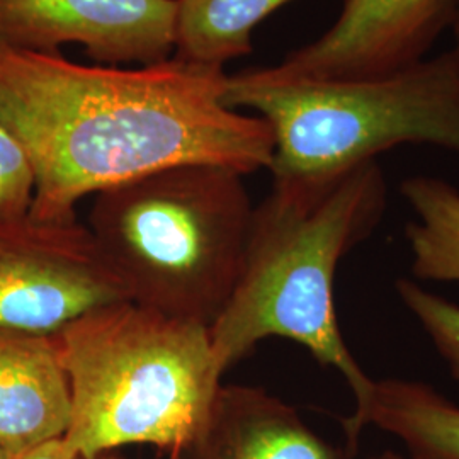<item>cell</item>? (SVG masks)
<instances>
[{"label":"cell","mask_w":459,"mask_h":459,"mask_svg":"<svg viewBox=\"0 0 459 459\" xmlns=\"http://www.w3.org/2000/svg\"><path fill=\"white\" fill-rule=\"evenodd\" d=\"M458 0H344L330 30L279 65L257 68L274 81L379 77L429 56Z\"/></svg>","instance_id":"52a82bcc"},{"label":"cell","mask_w":459,"mask_h":459,"mask_svg":"<svg viewBox=\"0 0 459 459\" xmlns=\"http://www.w3.org/2000/svg\"><path fill=\"white\" fill-rule=\"evenodd\" d=\"M70 411L55 337L0 328V449L16 458L64 437Z\"/></svg>","instance_id":"30bf717a"},{"label":"cell","mask_w":459,"mask_h":459,"mask_svg":"<svg viewBox=\"0 0 459 459\" xmlns=\"http://www.w3.org/2000/svg\"><path fill=\"white\" fill-rule=\"evenodd\" d=\"M453 33H455V47L453 48L456 49L459 53V0H458V7H456V14H455V21H453Z\"/></svg>","instance_id":"e0dca14e"},{"label":"cell","mask_w":459,"mask_h":459,"mask_svg":"<svg viewBox=\"0 0 459 459\" xmlns=\"http://www.w3.org/2000/svg\"><path fill=\"white\" fill-rule=\"evenodd\" d=\"M415 220L405 227L411 273L420 281L459 282V191L430 176H413L400 186Z\"/></svg>","instance_id":"4fadbf2b"},{"label":"cell","mask_w":459,"mask_h":459,"mask_svg":"<svg viewBox=\"0 0 459 459\" xmlns=\"http://www.w3.org/2000/svg\"><path fill=\"white\" fill-rule=\"evenodd\" d=\"M227 79L176 56L128 70L0 47V125L33 169L30 216L75 220L83 196L174 165L269 169L273 130L223 104Z\"/></svg>","instance_id":"6da1fadb"},{"label":"cell","mask_w":459,"mask_h":459,"mask_svg":"<svg viewBox=\"0 0 459 459\" xmlns=\"http://www.w3.org/2000/svg\"><path fill=\"white\" fill-rule=\"evenodd\" d=\"M14 459H125L117 456L116 453H106V455H99L94 458L83 456L82 453L75 451L74 447H70L65 443L64 437L60 439H53L49 443L41 444L38 447H34L31 451L16 456Z\"/></svg>","instance_id":"2e32d148"},{"label":"cell","mask_w":459,"mask_h":459,"mask_svg":"<svg viewBox=\"0 0 459 459\" xmlns=\"http://www.w3.org/2000/svg\"><path fill=\"white\" fill-rule=\"evenodd\" d=\"M33 196L31 164L16 138L0 125V220L26 216Z\"/></svg>","instance_id":"9a60e30c"},{"label":"cell","mask_w":459,"mask_h":459,"mask_svg":"<svg viewBox=\"0 0 459 459\" xmlns=\"http://www.w3.org/2000/svg\"><path fill=\"white\" fill-rule=\"evenodd\" d=\"M53 337L72 400L64 439L89 458L128 444L174 458L221 385L206 325L132 299L85 313Z\"/></svg>","instance_id":"3957f363"},{"label":"cell","mask_w":459,"mask_h":459,"mask_svg":"<svg viewBox=\"0 0 459 459\" xmlns=\"http://www.w3.org/2000/svg\"><path fill=\"white\" fill-rule=\"evenodd\" d=\"M291 0H179L176 58L221 66L250 55L252 33Z\"/></svg>","instance_id":"7c38bea8"},{"label":"cell","mask_w":459,"mask_h":459,"mask_svg":"<svg viewBox=\"0 0 459 459\" xmlns=\"http://www.w3.org/2000/svg\"><path fill=\"white\" fill-rule=\"evenodd\" d=\"M341 422L349 459L358 453L361 434L369 426L394 436L405 446L407 459H459V407L424 381H375L364 409Z\"/></svg>","instance_id":"8fae6325"},{"label":"cell","mask_w":459,"mask_h":459,"mask_svg":"<svg viewBox=\"0 0 459 459\" xmlns=\"http://www.w3.org/2000/svg\"><path fill=\"white\" fill-rule=\"evenodd\" d=\"M172 459H349L259 386L220 385L193 441Z\"/></svg>","instance_id":"9c48e42d"},{"label":"cell","mask_w":459,"mask_h":459,"mask_svg":"<svg viewBox=\"0 0 459 459\" xmlns=\"http://www.w3.org/2000/svg\"><path fill=\"white\" fill-rule=\"evenodd\" d=\"M386 201L377 160L318 178H274L254 206L238 282L208 328L221 375L264 339L282 337L339 371L354 396L352 413L364 409L375 379L345 344L333 284L341 261L379 227Z\"/></svg>","instance_id":"7a4b0ae2"},{"label":"cell","mask_w":459,"mask_h":459,"mask_svg":"<svg viewBox=\"0 0 459 459\" xmlns=\"http://www.w3.org/2000/svg\"><path fill=\"white\" fill-rule=\"evenodd\" d=\"M403 307L424 328L432 345L449 368L459 385V307L443 296L427 291L411 279L394 282Z\"/></svg>","instance_id":"5bb4252c"},{"label":"cell","mask_w":459,"mask_h":459,"mask_svg":"<svg viewBox=\"0 0 459 459\" xmlns=\"http://www.w3.org/2000/svg\"><path fill=\"white\" fill-rule=\"evenodd\" d=\"M130 299L77 220H0V328L55 335L99 307Z\"/></svg>","instance_id":"8992f818"},{"label":"cell","mask_w":459,"mask_h":459,"mask_svg":"<svg viewBox=\"0 0 459 459\" xmlns=\"http://www.w3.org/2000/svg\"><path fill=\"white\" fill-rule=\"evenodd\" d=\"M178 14L179 0H0V47L79 43L96 62L155 65L176 49Z\"/></svg>","instance_id":"ba28073f"},{"label":"cell","mask_w":459,"mask_h":459,"mask_svg":"<svg viewBox=\"0 0 459 459\" xmlns=\"http://www.w3.org/2000/svg\"><path fill=\"white\" fill-rule=\"evenodd\" d=\"M0 459H14L11 455H7L4 449H0Z\"/></svg>","instance_id":"d6986e66"},{"label":"cell","mask_w":459,"mask_h":459,"mask_svg":"<svg viewBox=\"0 0 459 459\" xmlns=\"http://www.w3.org/2000/svg\"><path fill=\"white\" fill-rule=\"evenodd\" d=\"M371 459H407L403 458L402 455H398V453H394V451H383L381 455H377V456H373Z\"/></svg>","instance_id":"ac0fdd59"},{"label":"cell","mask_w":459,"mask_h":459,"mask_svg":"<svg viewBox=\"0 0 459 459\" xmlns=\"http://www.w3.org/2000/svg\"><path fill=\"white\" fill-rule=\"evenodd\" d=\"M223 104L248 108L274 134V178H318L377 160L398 145L459 155V53L354 81H274L259 70L227 79Z\"/></svg>","instance_id":"5b68a950"},{"label":"cell","mask_w":459,"mask_h":459,"mask_svg":"<svg viewBox=\"0 0 459 459\" xmlns=\"http://www.w3.org/2000/svg\"><path fill=\"white\" fill-rule=\"evenodd\" d=\"M242 178L174 165L96 195L89 230L132 301L210 328L244 265L254 206Z\"/></svg>","instance_id":"277c9868"}]
</instances>
